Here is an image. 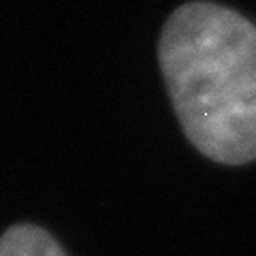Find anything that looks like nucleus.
I'll list each match as a JSON object with an SVG mask.
<instances>
[{
  "label": "nucleus",
  "instance_id": "nucleus-2",
  "mask_svg": "<svg viewBox=\"0 0 256 256\" xmlns=\"http://www.w3.org/2000/svg\"><path fill=\"white\" fill-rule=\"evenodd\" d=\"M0 256H66L47 230L18 224L0 237Z\"/></svg>",
  "mask_w": 256,
  "mask_h": 256
},
{
  "label": "nucleus",
  "instance_id": "nucleus-1",
  "mask_svg": "<svg viewBox=\"0 0 256 256\" xmlns=\"http://www.w3.org/2000/svg\"><path fill=\"white\" fill-rule=\"evenodd\" d=\"M158 60L180 124L222 164L256 160V26L216 2L184 4L166 20Z\"/></svg>",
  "mask_w": 256,
  "mask_h": 256
}]
</instances>
